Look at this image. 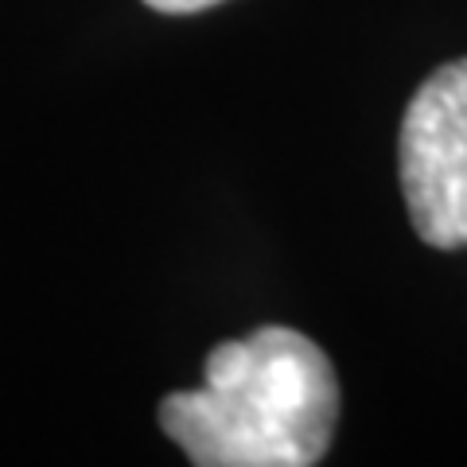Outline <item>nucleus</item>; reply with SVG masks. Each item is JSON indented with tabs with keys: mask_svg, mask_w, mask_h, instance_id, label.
Listing matches in <instances>:
<instances>
[{
	"mask_svg": "<svg viewBox=\"0 0 467 467\" xmlns=\"http://www.w3.org/2000/svg\"><path fill=\"white\" fill-rule=\"evenodd\" d=\"M335 425L339 382L331 358L281 324L218 343L202 386L160 401V429L195 467H316Z\"/></svg>",
	"mask_w": 467,
	"mask_h": 467,
	"instance_id": "nucleus-1",
	"label": "nucleus"
},
{
	"mask_svg": "<svg viewBox=\"0 0 467 467\" xmlns=\"http://www.w3.org/2000/svg\"><path fill=\"white\" fill-rule=\"evenodd\" d=\"M405 207L420 242L467 245V58L420 82L398 133Z\"/></svg>",
	"mask_w": 467,
	"mask_h": 467,
	"instance_id": "nucleus-2",
	"label": "nucleus"
},
{
	"mask_svg": "<svg viewBox=\"0 0 467 467\" xmlns=\"http://www.w3.org/2000/svg\"><path fill=\"white\" fill-rule=\"evenodd\" d=\"M144 5L156 12H168V16H187V12L214 8V5H223V0H144Z\"/></svg>",
	"mask_w": 467,
	"mask_h": 467,
	"instance_id": "nucleus-3",
	"label": "nucleus"
}]
</instances>
